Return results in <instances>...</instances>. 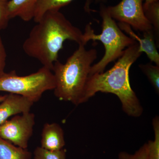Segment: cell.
<instances>
[{"instance_id": "cell-2", "label": "cell", "mask_w": 159, "mask_h": 159, "mask_svg": "<svg viewBox=\"0 0 159 159\" xmlns=\"http://www.w3.org/2000/svg\"><path fill=\"white\" fill-rule=\"evenodd\" d=\"M139 49V43L136 42L125 49L111 68L89 76L84 93L85 102L99 92L112 93L119 98L125 114L135 118L141 116L143 107L131 87L129 78L131 66L142 54Z\"/></svg>"}, {"instance_id": "cell-14", "label": "cell", "mask_w": 159, "mask_h": 159, "mask_svg": "<svg viewBox=\"0 0 159 159\" xmlns=\"http://www.w3.org/2000/svg\"><path fill=\"white\" fill-rule=\"evenodd\" d=\"M144 14L150 23L154 33L157 46L159 43V1L143 4Z\"/></svg>"}, {"instance_id": "cell-8", "label": "cell", "mask_w": 159, "mask_h": 159, "mask_svg": "<svg viewBox=\"0 0 159 159\" xmlns=\"http://www.w3.org/2000/svg\"><path fill=\"white\" fill-rule=\"evenodd\" d=\"M117 24L123 32L139 43V52L145 53L151 62L159 66V54L153 30L143 32V37L141 38L134 32L129 25L119 22Z\"/></svg>"}, {"instance_id": "cell-21", "label": "cell", "mask_w": 159, "mask_h": 159, "mask_svg": "<svg viewBox=\"0 0 159 159\" xmlns=\"http://www.w3.org/2000/svg\"><path fill=\"white\" fill-rule=\"evenodd\" d=\"M107 2V0H94V2L97 4H105Z\"/></svg>"}, {"instance_id": "cell-7", "label": "cell", "mask_w": 159, "mask_h": 159, "mask_svg": "<svg viewBox=\"0 0 159 159\" xmlns=\"http://www.w3.org/2000/svg\"><path fill=\"white\" fill-rule=\"evenodd\" d=\"M144 1L122 0L116 5L107 6V9L115 20L128 25L132 29L143 33L152 29L144 14Z\"/></svg>"}, {"instance_id": "cell-5", "label": "cell", "mask_w": 159, "mask_h": 159, "mask_svg": "<svg viewBox=\"0 0 159 159\" xmlns=\"http://www.w3.org/2000/svg\"><path fill=\"white\" fill-rule=\"evenodd\" d=\"M55 80L52 70L43 66L35 73L18 76L16 71L5 73L0 77V92L17 94L37 102L46 92L53 90Z\"/></svg>"}, {"instance_id": "cell-13", "label": "cell", "mask_w": 159, "mask_h": 159, "mask_svg": "<svg viewBox=\"0 0 159 159\" xmlns=\"http://www.w3.org/2000/svg\"><path fill=\"white\" fill-rule=\"evenodd\" d=\"M32 154L27 149L18 147L0 138V159H31Z\"/></svg>"}, {"instance_id": "cell-6", "label": "cell", "mask_w": 159, "mask_h": 159, "mask_svg": "<svg viewBox=\"0 0 159 159\" xmlns=\"http://www.w3.org/2000/svg\"><path fill=\"white\" fill-rule=\"evenodd\" d=\"M35 116L30 112L16 115L0 125V138L11 144L27 149L33 135Z\"/></svg>"}, {"instance_id": "cell-24", "label": "cell", "mask_w": 159, "mask_h": 159, "mask_svg": "<svg viewBox=\"0 0 159 159\" xmlns=\"http://www.w3.org/2000/svg\"><path fill=\"white\" fill-rule=\"evenodd\" d=\"M2 1H4V2H8L9 0H2Z\"/></svg>"}, {"instance_id": "cell-19", "label": "cell", "mask_w": 159, "mask_h": 159, "mask_svg": "<svg viewBox=\"0 0 159 159\" xmlns=\"http://www.w3.org/2000/svg\"><path fill=\"white\" fill-rule=\"evenodd\" d=\"M7 2L0 0V31L8 27L10 19L7 10Z\"/></svg>"}, {"instance_id": "cell-4", "label": "cell", "mask_w": 159, "mask_h": 159, "mask_svg": "<svg viewBox=\"0 0 159 159\" xmlns=\"http://www.w3.org/2000/svg\"><path fill=\"white\" fill-rule=\"evenodd\" d=\"M99 5V15L102 19V32L99 34H95L91 24H89L83 33L82 45H85L90 40H98L105 48L103 57L91 67L89 76L104 72L108 65L119 59L125 49L136 42L119 28L116 20L110 15L105 4Z\"/></svg>"}, {"instance_id": "cell-22", "label": "cell", "mask_w": 159, "mask_h": 159, "mask_svg": "<svg viewBox=\"0 0 159 159\" xmlns=\"http://www.w3.org/2000/svg\"><path fill=\"white\" fill-rule=\"evenodd\" d=\"M159 1V0H145V2L144 4H148L152 2H156V1Z\"/></svg>"}, {"instance_id": "cell-12", "label": "cell", "mask_w": 159, "mask_h": 159, "mask_svg": "<svg viewBox=\"0 0 159 159\" xmlns=\"http://www.w3.org/2000/svg\"><path fill=\"white\" fill-rule=\"evenodd\" d=\"M38 0H9L7 3L9 19L20 18L24 21L33 20Z\"/></svg>"}, {"instance_id": "cell-11", "label": "cell", "mask_w": 159, "mask_h": 159, "mask_svg": "<svg viewBox=\"0 0 159 159\" xmlns=\"http://www.w3.org/2000/svg\"><path fill=\"white\" fill-rule=\"evenodd\" d=\"M74 0H38L34 9L33 20L35 23L39 21L45 13L51 11H59L62 7L67 6ZM94 0H85L84 11L88 13L94 11L91 8Z\"/></svg>"}, {"instance_id": "cell-15", "label": "cell", "mask_w": 159, "mask_h": 159, "mask_svg": "<svg viewBox=\"0 0 159 159\" xmlns=\"http://www.w3.org/2000/svg\"><path fill=\"white\" fill-rule=\"evenodd\" d=\"M139 68L153 87L157 93H159V66L152 62L141 64Z\"/></svg>"}, {"instance_id": "cell-3", "label": "cell", "mask_w": 159, "mask_h": 159, "mask_svg": "<svg viewBox=\"0 0 159 159\" xmlns=\"http://www.w3.org/2000/svg\"><path fill=\"white\" fill-rule=\"evenodd\" d=\"M78 45L65 63L57 60L52 70L55 80L53 90L55 97L75 105L85 102L86 86L91 67L98 54L96 49L87 50L85 45Z\"/></svg>"}, {"instance_id": "cell-18", "label": "cell", "mask_w": 159, "mask_h": 159, "mask_svg": "<svg viewBox=\"0 0 159 159\" xmlns=\"http://www.w3.org/2000/svg\"><path fill=\"white\" fill-rule=\"evenodd\" d=\"M148 145L145 143L134 154L126 152H121L118 155L119 159H147L148 154Z\"/></svg>"}, {"instance_id": "cell-17", "label": "cell", "mask_w": 159, "mask_h": 159, "mask_svg": "<svg viewBox=\"0 0 159 159\" xmlns=\"http://www.w3.org/2000/svg\"><path fill=\"white\" fill-rule=\"evenodd\" d=\"M34 159H66V150L51 151L37 147L34 152Z\"/></svg>"}, {"instance_id": "cell-9", "label": "cell", "mask_w": 159, "mask_h": 159, "mask_svg": "<svg viewBox=\"0 0 159 159\" xmlns=\"http://www.w3.org/2000/svg\"><path fill=\"white\" fill-rule=\"evenodd\" d=\"M34 102L25 97L9 93L0 102V125L9 118L19 114L29 112Z\"/></svg>"}, {"instance_id": "cell-1", "label": "cell", "mask_w": 159, "mask_h": 159, "mask_svg": "<svg viewBox=\"0 0 159 159\" xmlns=\"http://www.w3.org/2000/svg\"><path fill=\"white\" fill-rule=\"evenodd\" d=\"M36 23L23 43V51L51 70L65 41L82 44V31L59 11H48Z\"/></svg>"}, {"instance_id": "cell-16", "label": "cell", "mask_w": 159, "mask_h": 159, "mask_svg": "<svg viewBox=\"0 0 159 159\" xmlns=\"http://www.w3.org/2000/svg\"><path fill=\"white\" fill-rule=\"evenodd\" d=\"M154 139L147 143L148 154L147 159H159V118L156 116L152 120Z\"/></svg>"}, {"instance_id": "cell-23", "label": "cell", "mask_w": 159, "mask_h": 159, "mask_svg": "<svg viewBox=\"0 0 159 159\" xmlns=\"http://www.w3.org/2000/svg\"><path fill=\"white\" fill-rule=\"evenodd\" d=\"M7 95H3V96H0V102H2L3 101L5 98H6Z\"/></svg>"}, {"instance_id": "cell-10", "label": "cell", "mask_w": 159, "mask_h": 159, "mask_svg": "<svg viewBox=\"0 0 159 159\" xmlns=\"http://www.w3.org/2000/svg\"><path fill=\"white\" fill-rule=\"evenodd\" d=\"M64 133L57 123H46L41 134V146L46 150L54 151L61 150L65 146Z\"/></svg>"}, {"instance_id": "cell-20", "label": "cell", "mask_w": 159, "mask_h": 159, "mask_svg": "<svg viewBox=\"0 0 159 159\" xmlns=\"http://www.w3.org/2000/svg\"><path fill=\"white\" fill-rule=\"evenodd\" d=\"M7 53L3 43L2 39L0 36V77L5 74L6 66Z\"/></svg>"}]
</instances>
